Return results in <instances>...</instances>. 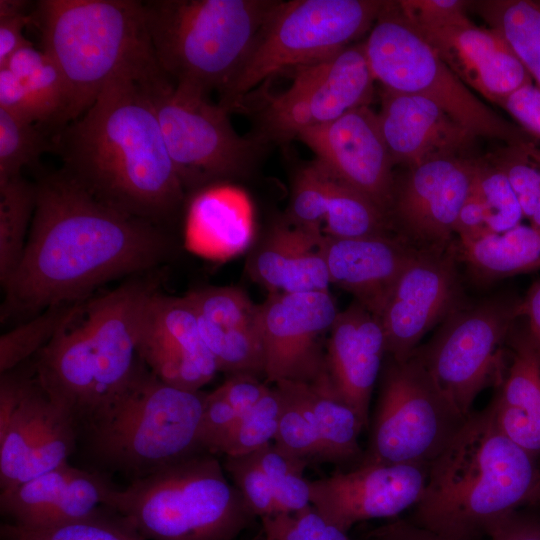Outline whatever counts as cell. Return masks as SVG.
<instances>
[{"label": "cell", "instance_id": "cell-44", "mask_svg": "<svg viewBox=\"0 0 540 540\" xmlns=\"http://www.w3.org/2000/svg\"><path fill=\"white\" fill-rule=\"evenodd\" d=\"M250 540H351L346 532L326 521L312 505L292 513L261 518Z\"/></svg>", "mask_w": 540, "mask_h": 540}, {"label": "cell", "instance_id": "cell-26", "mask_svg": "<svg viewBox=\"0 0 540 540\" xmlns=\"http://www.w3.org/2000/svg\"><path fill=\"white\" fill-rule=\"evenodd\" d=\"M420 248L400 236L339 239L323 235L321 253L330 283L380 318L406 266Z\"/></svg>", "mask_w": 540, "mask_h": 540}, {"label": "cell", "instance_id": "cell-24", "mask_svg": "<svg viewBox=\"0 0 540 540\" xmlns=\"http://www.w3.org/2000/svg\"><path fill=\"white\" fill-rule=\"evenodd\" d=\"M394 165L407 168L443 155H473L478 137L434 101L384 89L378 112Z\"/></svg>", "mask_w": 540, "mask_h": 540}, {"label": "cell", "instance_id": "cell-1", "mask_svg": "<svg viewBox=\"0 0 540 540\" xmlns=\"http://www.w3.org/2000/svg\"><path fill=\"white\" fill-rule=\"evenodd\" d=\"M35 187L30 233L3 287L2 317L81 302L102 284L167 257L160 225L101 203L62 168L42 174Z\"/></svg>", "mask_w": 540, "mask_h": 540}, {"label": "cell", "instance_id": "cell-28", "mask_svg": "<svg viewBox=\"0 0 540 540\" xmlns=\"http://www.w3.org/2000/svg\"><path fill=\"white\" fill-rule=\"evenodd\" d=\"M70 92L54 60L34 44L0 67V109L52 135L66 125Z\"/></svg>", "mask_w": 540, "mask_h": 540}, {"label": "cell", "instance_id": "cell-39", "mask_svg": "<svg viewBox=\"0 0 540 540\" xmlns=\"http://www.w3.org/2000/svg\"><path fill=\"white\" fill-rule=\"evenodd\" d=\"M83 302L64 303L45 309L0 337V373L34 357L82 309Z\"/></svg>", "mask_w": 540, "mask_h": 540}, {"label": "cell", "instance_id": "cell-25", "mask_svg": "<svg viewBox=\"0 0 540 540\" xmlns=\"http://www.w3.org/2000/svg\"><path fill=\"white\" fill-rule=\"evenodd\" d=\"M186 296L218 371L264 376L258 305L243 290L231 286L198 289Z\"/></svg>", "mask_w": 540, "mask_h": 540}, {"label": "cell", "instance_id": "cell-47", "mask_svg": "<svg viewBox=\"0 0 540 540\" xmlns=\"http://www.w3.org/2000/svg\"><path fill=\"white\" fill-rule=\"evenodd\" d=\"M511 117L526 133L540 140V88L535 84L526 85L511 95L501 104Z\"/></svg>", "mask_w": 540, "mask_h": 540}, {"label": "cell", "instance_id": "cell-21", "mask_svg": "<svg viewBox=\"0 0 540 540\" xmlns=\"http://www.w3.org/2000/svg\"><path fill=\"white\" fill-rule=\"evenodd\" d=\"M137 352L157 378L184 390L199 391L218 372L186 295H149L141 315Z\"/></svg>", "mask_w": 540, "mask_h": 540}, {"label": "cell", "instance_id": "cell-9", "mask_svg": "<svg viewBox=\"0 0 540 540\" xmlns=\"http://www.w3.org/2000/svg\"><path fill=\"white\" fill-rule=\"evenodd\" d=\"M385 1H280L239 71L221 91L229 112L262 81L295 67L327 59L370 30Z\"/></svg>", "mask_w": 540, "mask_h": 540}, {"label": "cell", "instance_id": "cell-14", "mask_svg": "<svg viewBox=\"0 0 540 540\" xmlns=\"http://www.w3.org/2000/svg\"><path fill=\"white\" fill-rule=\"evenodd\" d=\"M292 70V81L282 92L269 96L259 113L264 142H285L304 130L332 122L345 113L368 106L374 93L364 43Z\"/></svg>", "mask_w": 540, "mask_h": 540}, {"label": "cell", "instance_id": "cell-34", "mask_svg": "<svg viewBox=\"0 0 540 540\" xmlns=\"http://www.w3.org/2000/svg\"><path fill=\"white\" fill-rule=\"evenodd\" d=\"M281 400L273 443L284 453L304 461L326 463L325 451L315 427L307 397V384L279 381L274 384Z\"/></svg>", "mask_w": 540, "mask_h": 540}, {"label": "cell", "instance_id": "cell-27", "mask_svg": "<svg viewBox=\"0 0 540 540\" xmlns=\"http://www.w3.org/2000/svg\"><path fill=\"white\" fill-rule=\"evenodd\" d=\"M323 235L291 221L276 224L250 254L251 278L269 293L328 291L331 283L321 253Z\"/></svg>", "mask_w": 540, "mask_h": 540}, {"label": "cell", "instance_id": "cell-51", "mask_svg": "<svg viewBox=\"0 0 540 540\" xmlns=\"http://www.w3.org/2000/svg\"><path fill=\"white\" fill-rule=\"evenodd\" d=\"M363 540H452L411 521L395 520L368 531Z\"/></svg>", "mask_w": 540, "mask_h": 540}, {"label": "cell", "instance_id": "cell-13", "mask_svg": "<svg viewBox=\"0 0 540 540\" xmlns=\"http://www.w3.org/2000/svg\"><path fill=\"white\" fill-rule=\"evenodd\" d=\"M78 439L71 419L38 382L32 363L1 374V491L68 462Z\"/></svg>", "mask_w": 540, "mask_h": 540}, {"label": "cell", "instance_id": "cell-15", "mask_svg": "<svg viewBox=\"0 0 540 540\" xmlns=\"http://www.w3.org/2000/svg\"><path fill=\"white\" fill-rule=\"evenodd\" d=\"M338 313L329 290L269 293L258 304L266 381L331 386L323 341Z\"/></svg>", "mask_w": 540, "mask_h": 540}, {"label": "cell", "instance_id": "cell-43", "mask_svg": "<svg viewBox=\"0 0 540 540\" xmlns=\"http://www.w3.org/2000/svg\"><path fill=\"white\" fill-rule=\"evenodd\" d=\"M330 183L331 175L316 159L302 167L293 181L290 221L309 230L322 231Z\"/></svg>", "mask_w": 540, "mask_h": 540}, {"label": "cell", "instance_id": "cell-8", "mask_svg": "<svg viewBox=\"0 0 540 540\" xmlns=\"http://www.w3.org/2000/svg\"><path fill=\"white\" fill-rule=\"evenodd\" d=\"M364 49L372 76L384 89L434 101L478 138L506 145L535 140L480 100L448 68L402 15L397 1H385Z\"/></svg>", "mask_w": 540, "mask_h": 540}, {"label": "cell", "instance_id": "cell-50", "mask_svg": "<svg viewBox=\"0 0 540 540\" xmlns=\"http://www.w3.org/2000/svg\"><path fill=\"white\" fill-rule=\"evenodd\" d=\"M488 537L489 540H540V517L516 511L496 524Z\"/></svg>", "mask_w": 540, "mask_h": 540}, {"label": "cell", "instance_id": "cell-41", "mask_svg": "<svg viewBox=\"0 0 540 540\" xmlns=\"http://www.w3.org/2000/svg\"><path fill=\"white\" fill-rule=\"evenodd\" d=\"M480 202L490 234L518 225L524 217L518 196L504 171L490 158L479 157L470 192Z\"/></svg>", "mask_w": 540, "mask_h": 540}, {"label": "cell", "instance_id": "cell-12", "mask_svg": "<svg viewBox=\"0 0 540 540\" xmlns=\"http://www.w3.org/2000/svg\"><path fill=\"white\" fill-rule=\"evenodd\" d=\"M519 305L508 297H493L458 308L433 339L414 352L440 393L464 418L472 414L473 403L485 388L498 387L503 380Z\"/></svg>", "mask_w": 540, "mask_h": 540}, {"label": "cell", "instance_id": "cell-37", "mask_svg": "<svg viewBox=\"0 0 540 540\" xmlns=\"http://www.w3.org/2000/svg\"><path fill=\"white\" fill-rule=\"evenodd\" d=\"M1 540H147L107 506L78 520L45 528H24L5 522Z\"/></svg>", "mask_w": 540, "mask_h": 540}, {"label": "cell", "instance_id": "cell-10", "mask_svg": "<svg viewBox=\"0 0 540 540\" xmlns=\"http://www.w3.org/2000/svg\"><path fill=\"white\" fill-rule=\"evenodd\" d=\"M148 96L184 190H199L247 173L266 142L236 133L229 111L202 89L165 73L138 81Z\"/></svg>", "mask_w": 540, "mask_h": 540}, {"label": "cell", "instance_id": "cell-17", "mask_svg": "<svg viewBox=\"0 0 540 540\" xmlns=\"http://www.w3.org/2000/svg\"><path fill=\"white\" fill-rule=\"evenodd\" d=\"M460 283L455 253L419 249L400 275L380 321L387 355L405 361L425 334L458 309Z\"/></svg>", "mask_w": 540, "mask_h": 540}, {"label": "cell", "instance_id": "cell-30", "mask_svg": "<svg viewBox=\"0 0 540 540\" xmlns=\"http://www.w3.org/2000/svg\"><path fill=\"white\" fill-rule=\"evenodd\" d=\"M512 332L508 365L489 407L500 431L537 457L540 455V346L528 330Z\"/></svg>", "mask_w": 540, "mask_h": 540}, {"label": "cell", "instance_id": "cell-35", "mask_svg": "<svg viewBox=\"0 0 540 540\" xmlns=\"http://www.w3.org/2000/svg\"><path fill=\"white\" fill-rule=\"evenodd\" d=\"M324 235L360 239L390 235L388 214L370 198L331 176Z\"/></svg>", "mask_w": 540, "mask_h": 540}, {"label": "cell", "instance_id": "cell-32", "mask_svg": "<svg viewBox=\"0 0 540 540\" xmlns=\"http://www.w3.org/2000/svg\"><path fill=\"white\" fill-rule=\"evenodd\" d=\"M307 397L326 463L358 462L359 465L364 457L359 435L365 427L357 414L334 394L331 387L307 384Z\"/></svg>", "mask_w": 540, "mask_h": 540}, {"label": "cell", "instance_id": "cell-20", "mask_svg": "<svg viewBox=\"0 0 540 540\" xmlns=\"http://www.w3.org/2000/svg\"><path fill=\"white\" fill-rule=\"evenodd\" d=\"M413 26L448 68L486 101L500 106L518 89L534 84L503 35L477 26L466 12Z\"/></svg>", "mask_w": 540, "mask_h": 540}, {"label": "cell", "instance_id": "cell-18", "mask_svg": "<svg viewBox=\"0 0 540 540\" xmlns=\"http://www.w3.org/2000/svg\"><path fill=\"white\" fill-rule=\"evenodd\" d=\"M428 465L359 464L349 471L309 481L314 509L343 532L357 523L392 518L415 506L428 478Z\"/></svg>", "mask_w": 540, "mask_h": 540}, {"label": "cell", "instance_id": "cell-40", "mask_svg": "<svg viewBox=\"0 0 540 540\" xmlns=\"http://www.w3.org/2000/svg\"><path fill=\"white\" fill-rule=\"evenodd\" d=\"M46 152H54L48 130L0 109V185L22 176L24 168L38 166Z\"/></svg>", "mask_w": 540, "mask_h": 540}, {"label": "cell", "instance_id": "cell-23", "mask_svg": "<svg viewBox=\"0 0 540 540\" xmlns=\"http://www.w3.org/2000/svg\"><path fill=\"white\" fill-rule=\"evenodd\" d=\"M387 354L378 317L354 301L339 312L328 333L326 371L334 394L369 428L372 392Z\"/></svg>", "mask_w": 540, "mask_h": 540}, {"label": "cell", "instance_id": "cell-46", "mask_svg": "<svg viewBox=\"0 0 540 540\" xmlns=\"http://www.w3.org/2000/svg\"><path fill=\"white\" fill-rule=\"evenodd\" d=\"M30 2L0 0V67L21 48L33 43L25 38L24 29L33 22Z\"/></svg>", "mask_w": 540, "mask_h": 540}, {"label": "cell", "instance_id": "cell-6", "mask_svg": "<svg viewBox=\"0 0 540 540\" xmlns=\"http://www.w3.org/2000/svg\"><path fill=\"white\" fill-rule=\"evenodd\" d=\"M216 454L199 450L114 487L104 506L147 540H234L256 516Z\"/></svg>", "mask_w": 540, "mask_h": 540}, {"label": "cell", "instance_id": "cell-36", "mask_svg": "<svg viewBox=\"0 0 540 540\" xmlns=\"http://www.w3.org/2000/svg\"><path fill=\"white\" fill-rule=\"evenodd\" d=\"M35 205V183L19 176L0 185V281L3 287L24 253Z\"/></svg>", "mask_w": 540, "mask_h": 540}, {"label": "cell", "instance_id": "cell-29", "mask_svg": "<svg viewBox=\"0 0 540 540\" xmlns=\"http://www.w3.org/2000/svg\"><path fill=\"white\" fill-rule=\"evenodd\" d=\"M254 212L247 194L216 183L195 192L185 223L188 248L196 254L224 260L244 252L254 237Z\"/></svg>", "mask_w": 540, "mask_h": 540}, {"label": "cell", "instance_id": "cell-3", "mask_svg": "<svg viewBox=\"0 0 540 540\" xmlns=\"http://www.w3.org/2000/svg\"><path fill=\"white\" fill-rule=\"evenodd\" d=\"M540 503L536 457L504 435L488 406L473 413L429 465L411 522L474 540L525 505Z\"/></svg>", "mask_w": 540, "mask_h": 540}, {"label": "cell", "instance_id": "cell-22", "mask_svg": "<svg viewBox=\"0 0 540 540\" xmlns=\"http://www.w3.org/2000/svg\"><path fill=\"white\" fill-rule=\"evenodd\" d=\"M115 486L105 473L69 464L1 491L0 510L7 523L45 528L86 517L105 505Z\"/></svg>", "mask_w": 540, "mask_h": 540}, {"label": "cell", "instance_id": "cell-16", "mask_svg": "<svg viewBox=\"0 0 540 540\" xmlns=\"http://www.w3.org/2000/svg\"><path fill=\"white\" fill-rule=\"evenodd\" d=\"M479 156L443 155L408 167L395 180L388 216L399 236L420 249H448Z\"/></svg>", "mask_w": 540, "mask_h": 540}, {"label": "cell", "instance_id": "cell-53", "mask_svg": "<svg viewBox=\"0 0 540 540\" xmlns=\"http://www.w3.org/2000/svg\"><path fill=\"white\" fill-rule=\"evenodd\" d=\"M537 2H538V3H539V5H540V0H537Z\"/></svg>", "mask_w": 540, "mask_h": 540}, {"label": "cell", "instance_id": "cell-38", "mask_svg": "<svg viewBox=\"0 0 540 540\" xmlns=\"http://www.w3.org/2000/svg\"><path fill=\"white\" fill-rule=\"evenodd\" d=\"M281 400L275 387L250 409L240 414L233 424L211 445L209 452L235 457L253 453L273 442L277 433Z\"/></svg>", "mask_w": 540, "mask_h": 540}, {"label": "cell", "instance_id": "cell-4", "mask_svg": "<svg viewBox=\"0 0 540 540\" xmlns=\"http://www.w3.org/2000/svg\"><path fill=\"white\" fill-rule=\"evenodd\" d=\"M32 11L41 49L69 88L66 125L87 111L114 78L128 74L140 81L162 71L142 1L40 0Z\"/></svg>", "mask_w": 540, "mask_h": 540}, {"label": "cell", "instance_id": "cell-49", "mask_svg": "<svg viewBox=\"0 0 540 540\" xmlns=\"http://www.w3.org/2000/svg\"><path fill=\"white\" fill-rule=\"evenodd\" d=\"M402 15L413 25L430 23L466 12L471 1L464 0H400Z\"/></svg>", "mask_w": 540, "mask_h": 540}, {"label": "cell", "instance_id": "cell-2", "mask_svg": "<svg viewBox=\"0 0 540 540\" xmlns=\"http://www.w3.org/2000/svg\"><path fill=\"white\" fill-rule=\"evenodd\" d=\"M53 142L62 169L109 207L161 225L184 200L152 104L133 75L110 81Z\"/></svg>", "mask_w": 540, "mask_h": 540}, {"label": "cell", "instance_id": "cell-52", "mask_svg": "<svg viewBox=\"0 0 540 540\" xmlns=\"http://www.w3.org/2000/svg\"><path fill=\"white\" fill-rule=\"evenodd\" d=\"M519 316L527 318V330L540 346V280L532 285L525 298L520 301Z\"/></svg>", "mask_w": 540, "mask_h": 540}, {"label": "cell", "instance_id": "cell-5", "mask_svg": "<svg viewBox=\"0 0 540 540\" xmlns=\"http://www.w3.org/2000/svg\"><path fill=\"white\" fill-rule=\"evenodd\" d=\"M206 395L163 382L142 362L124 390L79 436L98 471L134 481L203 450L199 434Z\"/></svg>", "mask_w": 540, "mask_h": 540}, {"label": "cell", "instance_id": "cell-48", "mask_svg": "<svg viewBox=\"0 0 540 540\" xmlns=\"http://www.w3.org/2000/svg\"><path fill=\"white\" fill-rule=\"evenodd\" d=\"M270 389L260 377L248 373L228 374L215 390L237 413L242 414L254 406Z\"/></svg>", "mask_w": 540, "mask_h": 540}, {"label": "cell", "instance_id": "cell-7", "mask_svg": "<svg viewBox=\"0 0 540 540\" xmlns=\"http://www.w3.org/2000/svg\"><path fill=\"white\" fill-rule=\"evenodd\" d=\"M280 1L151 0L146 27L156 60L175 84L221 92Z\"/></svg>", "mask_w": 540, "mask_h": 540}, {"label": "cell", "instance_id": "cell-33", "mask_svg": "<svg viewBox=\"0 0 540 540\" xmlns=\"http://www.w3.org/2000/svg\"><path fill=\"white\" fill-rule=\"evenodd\" d=\"M489 27L498 30L540 88V5L534 0L472 1Z\"/></svg>", "mask_w": 540, "mask_h": 540}, {"label": "cell", "instance_id": "cell-45", "mask_svg": "<svg viewBox=\"0 0 540 540\" xmlns=\"http://www.w3.org/2000/svg\"><path fill=\"white\" fill-rule=\"evenodd\" d=\"M223 467L256 517L279 514L269 480L254 452L241 456H225Z\"/></svg>", "mask_w": 540, "mask_h": 540}, {"label": "cell", "instance_id": "cell-31", "mask_svg": "<svg viewBox=\"0 0 540 540\" xmlns=\"http://www.w3.org/2000/svg\"><path fill=\"white\" fill-rule=\"evenodd\" d=\"M458 257L479 281L540 269V228L518 225L500 234L458 240Z\"/></svg>", "mask_w": 540, "mask_h": 540}, {"label": "cell", "instance_id": "cell-19", "mask_svg": "<svg viewBox=\"0 0 540 540\" xmlns=\"http://www.w3.org/2000/svg\"><path fill=\"white\" fill-rule=\"evenodd\" d=\"M297 139L334 179L364 194L388 214L396 179L378 113L361 106L304 130Z\"/></svg>", "mask_w": 540, "mask_h": 540}, {"label": "cell", "instance_id": "cell-42", "mask_svg": "<svg viewBox=\"0 0 540 540\" xmlns=\"http://www.w3.org/2000/svg\"><path fill=\"white\" fill-rule=\"evenodd\" d=\"M271 485L279 513L300 511L311 505L307 463L289 456L268 443L254 452Z\"/></svg>", "mask_w": 540, "mask_h": 540}, {"label": "cell", "instance_id": "cell-11", "mask_svg": "<svg viewBox=\"0 0 540 540\" xmlns=\"http://www.w3.org/2000/svg\"><path fill=\"white\" fill-rule=\"evenodd\" d=\"M466 419L440 393L415 353L400 362L389 357L360 464L429 466Z\"/></svg>", "mask_w": 540, "mask_h": 540}]
</instances>
